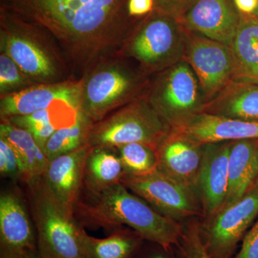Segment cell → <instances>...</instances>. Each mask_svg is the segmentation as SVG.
Instances as JSON below:
<instances>
[{"label":"cell","mask_w":258,"mask_h":258,"mask_svg":"<svg viewBox=\"0 0 258 258\" xmlns=\"http://www.w3.org/2000/svg\"><path fill=\"white\" fill-rule=\"evenodd\" d=\"M129 0H0V11L42 29L74 79L119 51L132 30Z\"/></svg>","instance_id":"6da1fadb"},{"label":"cell","mask_w":258,"mask_h":258,"mask_svg":"<svg viewBox=\"0 0 258 258\" xmlns=\"http://www.w3.org/2000/svg\"><path fill=\"white\" fill-rule=\"evenodd\" d=\"M86 191V196L79 197L75 208V215L83 227L113 232L126 225L144 241L166 250L179 244L182 226L158 212L122 183L98 191Z\"/></svg>","instance_id":"7a4b0ae2"},{"label":"cell","mask_w":258,"mask_h":258,"mask_svg":"<svg viewBox=\"0 0 258 258\" xmlns=\"http://www.w3.org/2000/svg\"><path fill=\"white\" fill-rule=\"evenodd\" d=\"M0 52L35 84L74 79L58 45L38 27L0 11Z\"/></svg>","instance_id":"3957f363"},{"label":"cell","mask_w":258,"mask_h":258,"mask_svg":"<svg viewBox=\"0 0 258 258\" xmlns=\"http://www.w3.org/2000/svg\"><path fill=\"white\" fill-rule=\"evenodd\" d=\"M125 62L122 56L106 57L79 79V110L93 123L142 97L137 95L144 81Z\"/></svg>","instance_id":"277c9868"},{"label":"cell","mask_w":258,"mask_h":258,"mask_svg":"<svg viewBox=\"0 0 258 258\" xmlns=\"http://www.w3.org/2000/svg\"><path fill=\"white\" fill-rule=\"evenodd\" d=\"M169 132V125L143 96L93 123L88 144L92 148L118 149L140 143L157 151Z\"/></svg>","instance_id":"5b68a950"},{"label":"cell","mask_w":258,"mask_h":258,"mask_svg":"<svg viewBox=\"0 0 258 258\" xmlns=\"http://www.w3.org/2000/svg\"><path fill=\"white\" fill-rule=\"evenodd\" d=\"M36 228L37 249L42 258H86L84 228L74 214L55 201L40 179L28 184Z\"/></svg>","instance_id":"8992f818"},{"label":"cell","mask_w":258,"mask_h":258,"mask_svg":"<svg viewBox=\"0 0 258 258\" xmlns=\"http://www.w3.org/2000/svg\"><path fill=\"white\" fill-rule=\"evenodd\" d=\"M121 183L158 212L173 220L203 215L197 191L159 169L144 175L125 174Z\"/></svg>","instance_id":"52a82bcc"},{"label":"cell","mask_w":258,"mask_h":258,"mask_svg":"<svg viewBox=\"0 0 258 258\" xmlns=\"http://www.w3.org/2000/svg\"><path fill=\"white\" fill-rule=\"evenodd\" d=\"M258 215V186L222 208L201 225L204 242L212 258H232L237 244Z\"/></svg>","instance_id":"ba28073f"},{"label":"cell","mask_w":258,"mask_h":258,"mask_svg":"<svg viewBox=\"0 0 258 258\" xmlns=\"http://www.w3.org/2000/svg\"><path fill=\"white\" fill-rule=\"evenodd\" d=\"M170 18L153 10L132 30L115 55L133 57L145 71L159 69L172 55L177 42V32Z\"/></svg>","instance_id":"9c48e42d"},{"label":"cell","mask_w":258,"mask_h":258,"mask_svg":"<svg viewBox=\"0 0 258 258\" xmlns=\"http://www.w3.org/2000/svg\"><path fill=\"white\" fill-rule=\"evenodd\" d=\"M169 133L198 145L258 139V120L195 112L168 123Z\"/></svg>","instance_id":"30bf717a"},{"label":"cell","mask_w":258,"mask_h":258,"mask_svg":"<svg viewBox=\"0 0 258 258\" xmlns=\"http://www.w3.org/2000/svg\"><path fill=\"white\" fill-rule=\"evenodd\" d=\"M147 97L167 123L191 114L200 101L197 76L187 64H178L154 84Z\"/></svg>","instance_id":"8fae6325"},{"label":"cell","mask_w":258,"mask_h":258,"mask_svg":"<svg viewBox=\"0 0 258 258\" xmlns=\"http://www.w3.org/2000/svg\"><path fill=\"white\" fill-rule=\"evenodd\" d=\"M38 252L35 226L18 195L0 196V258H23Z\"/></svg>","instance_id":"7c38bea8"},{"label":"cell","mask_w":258,"mask_h":258,"mask_svg":"<svg viewBox=\"0 0 258 258\" xmlns=\"http://www.w3.org/2000/svg\"><path fill=\"white\" fill-rule=\"evenodd\" d=\"M88 144L49 161L40 178L42 186L57 203L75 215L83 189L85 163L91 150Z\"/></svg>","instance_id":"4fadbf2b"},{"label":"cell","mask_w":258,"mask_h":258,"mask_svg":"<svg viewBox=\"0 0 258 258\" xmlns=\"http://www.w3.org/2000/svg\"><path fill=\"white\" fill-rule=\"evenodd\" d=\"M232 142L207 144L204 147L197 191L207 220L221 210L227 199Z\"/></svg>","instance_id":"5bb4252c"},{"label":"cell","mask_w":258,"mask_h":258,"mask_svg":"<svg viewBox=\"0 0 258 258\" xmlns=\"http://www.w3.org/2000/svg\"><path fill=\"white\" fill-rule=\"evenodd\" d=\"M67 101L79 108V80L50 84H35L0 97V120L31 114L57 102Z\"/></svg>","instance_id":"9a60e30c"},{"label":"cell","mask_w":258,"mask_h":258,"mask_svg":"<svg viewBox=\"0 0 258 258\" xmlns=\"http://www.w3.org/2000/svg\"><path fill=\"white\" fill-rule=\"evenodd\" d=\"M189 59L208 96L216 93L235 72L236 62L230 47L209 38H191Z\"/></svg>","instance_id":"2e32d148"},{"label":"cell","mask_w":258,"mask_h":258,"mask_svg":"<svg viewBox=\"0 0 258 258\" xmlns=\"http://www.w3.org/2000/svg\"><path fill=\"white\" fill-rule=\"evenodd\" d=\"M184 20L191 30L231 47L240 18L230 0H195L185 11Z\"/></svg>","instance_id":"e0dca14e"},{"label":"cell","mask_w":258,"mask_h":258,"mask_svg":"<svg viewBox=\"0 0 258 258\" xmlns=\"http://www.w3.org/2000/svg\"><path fill=\"white\" fill-rule=\"evenodd\" d=\"M204 147L169 132L156 151L157 169L197 191Z\"/></svg>","instance_id":"ac0fdd59"},{"label":"cell","mask_w":258,"mask_h":258,"mask_svg":"<svg viewBox=\"0 0 258 258\" xmlns=\"http://www.w3.org/2000/svg\"><path fill=\"white\" fill-rule=\"evenodd\" d=\"M257 176L258 139L232 142L229 157L228 193L222 208L242 198L253 187Z\"/></svg>","instance_id":"d6986e66"},{"label":"cell","mask_w":258,"mask_h":258,"mask_svg":"<svg viewBox=\"0 0 258 258\" xmlns=\"http://www.w3.org/2000/svg\"><path fill=\"white\" fill-rule=\"evenodd\" d=\"M79 108L67 101H60L46 109L27 115L8 118L7 121L32 134L37 144L43 149L47 141L56 131L76 123Z\"/></svg>","instance_id":"ffe728a7"},{"label":"cell","mask_w":258,"mask_h":258,"mask_svg":"<svg viewBox=\"0 0 258 258\" xmlns=\"http://www.w3.org/2000/svg\"><path fill=\"white\" fill-rule=\"evenodd\" d=\"M0 138L5 139L15 151L20 163L22 181L28 185L41 177L49 161L30 132L1 120Z\"/></svg>","instance_id":"44dd1931"},{"label":"cell","mask_w":258,"mask_h":258,"mask_svg":"<svg viewBox=\"0 0 258 258\" xmlns=\"http://www.w3.org/2000/svg\"><path fill=\"white\" fill-rule=\"evenodd\" d=\"M125 175L116 149L91 147L85 163L83 185L89 191H98L121 183Z\"/></svg>","instance_id":"7402d4cb"},{"label":"cell","mask_w":258,"mask_h":258,"mask_svg":"<svg viewBox=\"0 0 258 258\" xmlns=\"http://www.w3.org/2000/svg\"><path fill=\"white\" fill-rule=\"evenodd\" d=\"M144 241L136 232L117 229L106 238H96L85 231L83 242L86 258H133Z\"/></svg>","instance_id":"603a6c76"},{"label":"cell","mask_w":258,"mask_h":258,"mask_svg":"<svg viewBox=\"0 0 258 258\" xmlns=\"http://www.w3.org/2000/svg\"><path fill=\"white\" fill-rule=\"evenodd\" d=\"M236 68L249 77L258 80V19L240 18L231 45Z\"/></svg>","instance_id":"cb8c5ba5"},{"label":"cell","mask_w":258,"mask_h":258,"mask_svg":"<svg viewBox=\"0 0 258 258\" xmlns=\"http://www.w3.org/2000/svg\"><path fill=\"white\" fill-rule=\"evenodd\" d=\"M93 123L79 110L76 123L56 131L47 141L43 151L48 161L88 144Z\"/></svg>","instance_id":"d4e9b609"},{"label":"cell","mask_w":258,"mask_h":258,"mask_svg":"<svg viewBox=\"0 0 258 258\" xmlns=\"http://www.w3.org/2000/svg\"><path fill=\"white\" fill-rule=\"evenodd\" d=\"M203 112L245 120H258V88L232 93Z\"/></svg>","instance_id":"484cf974"},{"label":"cell","mask_w":258,"mask_h":258,"mask_svg":"<svg viewBox=\"0 0 258 258\" xmlns=\"http://www.w3.org/2000/svg\"><path fill=\"white\" fill-rule=\"evenodd\" d=\"M116 149L123 164L125 174L144 175L157 170V152L145 144H125Z\"/></svg>","instance_id":"4316f807"},{"label":"cell","mask_w":258,"mask_h":258,"mask_svg":"<svg viewBox=\"0 0 258 258\" xmlns=\"http://www.w3.org/2000/svg\"><path fill=\"white\" fill-rule=\"evenodd\" d=\"M35 84L9 56L0 52V97Z\"/></svg>","instance_id":"83f0119b"},{"label":"cell","mask_w":258,"mask_h":258,"mask_svg":"<svg viewBox=\"0 0 258 258\" xmlns=\"http://www.w3.org/2000/svg\"><path fill=\"white\" fill-rule=\"evenodd\" d=\"M184 258H212L204 242L201 233V225L191 222L183 227L179 244Z\"/></svg>","instance_id":"f1b7e54d"},{"label":"cell","mask_w":258,"mask_h":258,"mask_svg":"<svg viewBox=\"0 0 258 258\" xmlns=\"http://www.w3.org/2000/svg\"><path fill=\"white\" fill-rule=\"evenodd\" d=\"M0 173L4 177L21 179L18 158L11 146L2 138H0Z\"/></svg>","instance_id":"f546056e"},{"label":"cell","mask_w":258,"mask_h":258,"mask_svg":"<svg viewBox=\"0 0 258 258\" xmlns=\"http://www.w3.org/2000/svg\"><path fill=\"white\" fill-rule=\"evenodd\" d=\"M232 258H258V220L245 234L240 250Z\"/></svg>","instance_id":"4dcf8cb0"},{"label":"cell","mask_w":258,"mask_h":258,"mask_svg":"<svg viewBox=\"0 0 258 258\" xmlns=\"http://www.w3.org/2000/svg\"><path fill=\"white\" fill-rule=\"evenodd\" d=\"M195 0H154V10L169 17L184 13Z\"/></svg>","instance_id":"1f68e13d"},{"label":"cell","mask_w":258,"mask_h":258,"mask_svg":"<svg viewBox=\"0 0 258 258\" xmlns=\"http://www.w3.org/2000/svg\"><path fill=\"white\" fill-rule=\"evenodd\" d=\"M154 0H129L128 14L132 18H139L150 14L154 10Z\"/></svg>","instance_id":"d6a6232c"},{"label":"cell","mask_w":258,"mask_h":258,"mask_svg":"<svg viewBox=\"0 0 258 258\" xmlns=\"http://www.w3.org/2000/svg\"><path fill=\"white\" fill-rule=\"evenodd\" d=\"M236 8L244 14H252L257 10L258 0H233Z\"/></svg>","instance_id":"836d02e7"},{"label":"cell","mask_w":258,"mask_h":258,"mask_svg":"<svg viewBox=\"0 0 258 258\" xmlns=\"http://www.w3.org/2000/svg\"><path fill=\"white\" fill-rule=\"evenodd\" d=\"M171 249H169V250H166V249L163 248L162 247H161L160 252L153 253L146 258H169L168 257L167 254H169V252Z\"/></svg>","instance_id":"e575fe53"},{"label":"cell","mask_w":258,"mask_h":258,"mask_svg":"<svg viewBox=\"0 0 258 258\" xmlns=\"http://www.w3.org/2000/svg\"><path fill=\"white\" fill-rule=\"evenodd\" d=\"M23 258H42L41 256L40 255V254L38 253V252H35V253H32L29 254V255L26 256V257Z\"/></svg>","instance_id":"d590c367"},{"label":"cell","mask_w":258,"mask_h":258,"mask_svg":"<svg viewBox=\"0 0 258 258\" xmlns=\"http://www.w3.org/2000/svg\"><path fill=\"white\" fill-rule=\"evenodd\" d=\"M254 15H255L256 18L258 19V6L257 10H255V12L254 13Z\"/></svg>","instance_id":"8d00e7d4"},{"label":"cell","mask_w":258,"mask_h":258,"mask_svg":"<svg viewBox=\"0 0 258 258\" xmlns=\"http://www.w3.org/2000/svg\"><path fill=\"white\" fill-rule=\"evenodd\" d=\"M254 186H258V176L257 178V180H256L255 184H254Z\"/></svg>","instance_id":"74e56055"}]
</instances>
